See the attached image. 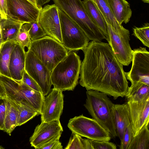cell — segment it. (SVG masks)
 Masks as SVG:
<instances>
[{
    "label": "cell",
    "instance_id": "obj_16",
    "mask_svg": "<svg viewBox=\"0 0 149 149\" xmlns=\"http://www.w3.org/2000/svg\"><path fill=\"white\" fill-rule=\"evenodd\" d=\"M133 137L149 122V97L140 101H127Z\"/></svg>",
    "mask_w": 149,
    "mask_h": 149
},
{
    "label": "cell",
    "instance_id": "obj_14",
    "mask_svg": "<svg viewBox=\"0 0 149 149\" xmlns=\"http://www.w3.org/2000/svg\"><path fill=\"white\" fill-rule=\"evenodd\" d=\"M63 91L54 87L45 96L40 114L42 122L59 120L63 107Z\"/></svg>",
    "mask_w": 149,
    "mask_h": 149
},
{
    "label": "cell",
    "instance_id": "obj_8",
    "mask_svg": "<svg viewBox=\"0 0 149 149\" xmlns=\"http://www.w3.org/2000/svg\"><path fill=\"white\" fill-rule=\"evenodd\" d=\"M0 81L7 97L13 101H25L34 106L39 101L40 93L29 87L22 80H15L0 74Z\"/></svg>",
    "mask_w": 149,
    "mask_h": 149
},
{
    "label": "cell",
    "instance_id": "obj_35",
    "mask_svg": "<svg viewBox=\"0 0 149 149\" xmlns=\"http://www.w3.org/2000/svg\"><path fill=\"white\" fill-rule=\"evenodd\" d=\"M22 81L30 88L42 93L40 87L35 81L24 70Z\"/></svg>",
    "mask_w": 149,
    "mask_h": 149
},
{
    "label": "cell",
    "instance_id": "obj_37",
    "mask_svg": "<svg viewBox=\"0 0 149 149\" xmlns=\"http://www.w3.org/2000/svg\"><path fill=\"white\" fill-rule=\"evenodd\" d=\"M0 9L2 14V19L8 18V9L6 0H0Z\"/></svg>",
    "mask_w": 149,
    "mask_h": 149
},
{
    "label": "cell",
    "instance_id": "obj_27",
    "mask_svg": "<svg viewBox=\"0 0 149 149\" xmlns=\"http://www.w3.org/2000/svg\"><path fill=\"white\" fill-rule=\"evenodd\" d=\"M148 124L146 123L133 137L127 149H149Z\"/></svg>",
    "mask_w": 149,
    "mask_h": 149
},
{
    "label": "cell",
    "instance_id": "obj_18",
    "mask_svg": "<svg viewBox=\"0 0 149 149\" xmlns=\"http://www.w3.org/2000/svg\"><path fill=\"white\" fill-rule=\"evenodd\" d=\"M112 114L117 136L121 141L126 126L131 122L126 102L122 104H114L112 108Z\"/></svg>",
    "mask_w": 149,
    "mask_h": 149
},
{
    "label": "cell",
    "instance_id": "obj_2",
    "mask_svg": "<svg viewBox=\"0 0 149 149\" xmlns=\"http://www.w3.org/2000/svg\"><path fill=\"white\" fill-rule=\"evenodd\" d=\"M55 4L81 28L90 40L101 41L106 37L91 19L81 0H53Z\"/></svg>",
    "mask_w": 149,
    "mask_h": 149
},
{
    "label": "cell",
    "instance_id": "obj_6",
    "mask_svg": "<svg viewBox=\"0 0 149 149\" xmlns=\"http://www.w3.org/2000/svg\"><path fill=\"white\" fill-rule=\"evenodd\" d=\"M63 44L69 51L83 50L90 40L79 26L58 8Z\"/></svg>",
    "mask_w": 149,
    "mask_h": 149
},
{
    "label": "cell",
    "instance_id": "obj_5",
    "mask_svg": "<svg viewBox=\"0 0 149 149\" xmlns=\"http://www.w3.org/2000/svg\"><path fill=\"white\" fill-rule=\"evenodd\" d=\"M28 50L32 52L51 72L68 52L62 43L47 35L32 41Z\"/></svg>",
    "mask_w": 149,
    "mask_h": 149
},
{
    "label": "cell",
    "instance_id": "obj_31",
    "mask_svg": "<svg viewBox=\"0 0 149 149\" xmlns=\"http://www.w3.org/2000/svg\"><path fill=\"white\" fill-rule=\"evenodd\" d=\"M65 149H84V139L76 133H72Z\"/></svg>",
    "mask_w": 149,
    "mask_h": 149
},
{
    "label": "cell",
    "instance_id": "obj_10",
    "mask_svg": "<svg viewBox=\"0 0 149 149\" xmlns=\"http://www.w3.org/2000/svg\"><path fill=\"white\" fill-rule=\"evenodd\" d=\"M107 23L108 33L106 39L119 62L123 65L128 66L132 61L133 56L129 43V31L120 33Z\"/></svg>",
    "mask_w": 149,
    "mask_h": 149
},
{
    "label": "cell",
    "instance_id": "obj_20",
    "mask_svg": "<svg viewBox=\"0 0 149 149\" xmlns=\"http://www.w3.org/2000/svg\"><path fill=\"white\" fill-rule=\"evenodd\" d=\"M25 23L8 17L0 21L2 43L16 40L22 25Z\"/></svg>",
    "mask_w": 149,
    "mask_h": 149
},
{
    "label": "cell",
    "instance_id": "obj_38",
    "mask_svg": "<svg viewBox=\"0 0 149 149\" xmlns=\"http://www.w3.org/2000/svg\"><path fill=\"white\" fill-rule=\"evenodd\" d=\"M51 0H36V6L39 9H41L42 6L44 4L49 2Z\"/></svg>",
    "mask_w": 149,
    "mask_h": 149
},
{
    "label": "cell",
    "instance_id": "obj_13",
    "mask_svg": "<svg viewBox=\"0 0 149 149\" xmlns=\"http://www.w3.org/2000/svg\"><path fill=\"white\" fill-rule=\"evenodd\" d=\"M38 21L46 35L63 44L58 7L55 4L42 8Z\"/></svg>",
    "mask_w": 149,
    "mask_h": 149
},
{
    "label": "cell",
    "instance_id": "obj_24",
    "mask_svg": "<svg viewBox=\"0 0 149 149\" xmlns=\"http://www.w3.org/2000/svg\"><path fill=\"white\" fill-rule=\"evenodd\" d=\"M17 42L11 40L2 43L0 47V74L11 78L9 69L12 52Z\"/></svg>",
    "mask_w": 149,
    "mask_h": 149
},
{
    "label": "cell",
    "instance_id": "obj_23",
    "mask_svg": "<svg viewBox=\"0 0 149 149\" xmlns=\"http://www.w3.org/2000/svg\"><path fill=\"white\" fill-rule=\"evenodd\" d=\"M93 0L97 6L106 22L110 25L116 32L122 33L129 31L118 22L109 6L107 0Z\"/></svg>",
    "mask_w": 149,
    "mask_h": 149
},
{
    "label": "cell",
    "instance_id": "obj_3",
    "mask_svg": "<svg viewBox=\"0 0 149 149\" xmlns=\"http://www.w3.org/2000/svg\"><path fill=\"white\" fill-rule=\"evenodd\" d=\"M81 61L73 51H69L66 56L51 72L52 84L62 91H73L78 83Z\"/></svg>",
    "mask_w": 149,
    "mask_h": 149
},
{
    "label": "cell",
    "instance_id": "obj_4",
    "mask_svg": "<svg viewBox=\"0 0 149 149\" xmlns=\"http://www.w3.org/2000/svg\"><path fill=\"white\" fill-rule=\"evenodd\" d=\"M86 99L84 105L91 116L113 138L117 136L112 114L114 104L107 95L97 91L86 92Z\"/></svg>",
    "mask_w": 149,
    "mask_h": 149
},
{
    "label": "cell",
    "instance_id": "obj_28",
    "mask_svg": "<svg viewBox=\"0 0 149 149\" xmlns=\"http://www.w3.org/2000/svg\"><path fill=\"white\" fill-rule=\"evenodd\" d=\"M24 25L27 30L32 41L39 39L46 35L38 20L25 23Z\"/></svg>",
    "mask_w": 149,
    "mask_h": 149
},
{
    "label": "cell",
    "instance_id": "obj_17",
    "mask_svg": "<svg viewBox=\"0 0 149 149\" xmlns=\"http://www.w3.org/2000/svg\"><path fill=\"white\" fill-rule=\"evenodd\" d=\"M26 52L18 43H16L11 54L9 69L11 78L20 80L25 70Z\"/></svg>",
    "mask_w": 149,
    "mask_h": 149
},
{
    "label": "cell",
    "instance_id": "obj_32",
    "mask_svg": "<svg viewBox=\"0 0 149 149\" xmlns=\"http://www.w3.org/2000/svg\"><path fill=\"white\" fill-rule=\"evenodd\" d=\"M133 137V130L131 122L126 126L123 138L120 141V149H127L128 146Z\"/></svg>",
    "mask_w": 149,
    "mask_h": 149
},
{
    "label": "cell",
    "instance_id": "obj_34",
    "mask_svg": "<svg viewBox=\"0 0 149 149\" xmlns=\"http://www.w3.org/2000/svg\"><path fill=\"white\" fill-rule=\"evenodd\" d=\"M92 149H116L115 144L109 141H97L89 139Z\"/></svg>",
    "mask_w": 149,
    "mask_h": 149
},
{
    "label": "cell",
    "instance_id": "obj_36",
    "mask_svg": "<svg viewBox=\"0 0 149 149\" xmlns=\"http://www.w3.org/2000/svg\"><path fill=\"white\" fill-rule=\"evenodd\" d=\"M6 98L0 97V130H3L6 109Z\"/></svg>",
    "mask_w": 149,
    "mask_h": 149
},
{
    "label": "cell",
    "instance_id": "obj_42",
    "mask_svg": "<svg viewBox=\"0 0 149 149\" xmlns=\"http://www.w3.org/2000/svg\"><path fill=\"white\" fill-rule=\"evenodd\" d=\"M144 3H149V0H141Z\"/></svg>",
    "mask_w": 149,
    "mask_h": 149
},
{
    "label": "cell",
    "instance_id": "obj_40",
    "mask_svg": "<svg viewBox=\"0 0 149 149\" xmlns=\"http://www.w3.org/2000/svg\"><path fill=\"white\" fill-rule=\"evenodd\" d=\"M2 43V42L1 35V26H0V46Z\"/></svg>",
    "mask_w": 149,
    "mask_h": 149
},
{
    "label": "cell",
    "instance_id": "obj_19",
    "mask_svg": "<svg viewBox=\"0 0 149 149\" xmlns=\"http://www.w3.org/2000/svg\"><path fill=\"white\" fill-rule=\"evenodd\" d=\"M116 19L121 25L127 24L131 17L132 12L130 5L126 0H107Z\"/></svg>",
    "mask_w": 149,
    "mask_h": 149
},
{
    "label": "cell",
    "instance_id": "obj_1",
    "mask_svg": "<svg viewBox=\"0 0 149 149\" xmlns=\"http://www.w3.org/2000/svg\"><path fill=\"white\" fill-rule=\"evenodd\" d=\"M82 51L80 84L87 91H99L114 100L125 97L129 87L125 72L109 44L91 41Z\"/></svg>",
    "mask_w": 149,
    "mask_h": 149
},
{
    "label": "cell",
    "instance_id": "obj_12",
    "mask_svg": "<svg viewBox=\"0 0 149 149\" xmlns=\"http://www.w3.org/2000/svg\"><path fill=\"white\" fill-rule=\"evenodd\" d=\"M8 17L23 22L38 21L41 9L28 0H6Z\"/></svg>",
    "mask_w": 149,
    "mask_h": 149
},
{
    "label": "cell",
    "instance_id": "obj_21",
    "mask_svg": "<svg viewBox=\"0 0 149 149\" xmlns=\"http://www.w3.org/2000/svg\"><path fill=\"white\" fill-rule=\"evenodd\" d=\"M6 109L3 131L9 135L17 127L19 107L15 102L7 97Z\"/></svg>",
    "mask_w": 149,
    "mask_h": 149
},
{
    "label": "cell",
    "instance_id": "obj_11",
    "mask_svg": "<svg viewBox=\"0 0 149 149\" xmlns=\"http://www.w3.org/2000/svg\"><path fill=\"white\" fill-rule=\"evenodd\" d=\"M132 55L131 68L125 72L127 79L131 84L140 82L149 86V52L140 47L132 50Z\"/></svg>",
    "mask_w": 149,
    "mask_h": 149
},
{
    "label": "cell",
    "instance_id": "obj_33",
    "mask_svg": "<svg viewBox=\"0 0 149 149\" xmlns=\"http://www.w3.org/2000/svg\"><path fill=\"white\" fill-rule=\"evenodd\" d=\"M62 134H60L45 143L38 149H62L63 146L59 139Z\"/></svg>",
    "mask_w": 149,
    "mask_h": 149
},
{
    "label": "cell",
    "instance_id": "obj_30",
    "mask_svg": "<svg viewBox=\"0 0 149 149\" xmlns=\"http://www.w3.org/2000/svg\"><path fill=\"white\" fill-rule=\"evenodd\" d=\"M22 25L16 37V42L19 44L25 50V47L29 50L32 41L29 35L28 31L24 25Z\"/></svg>",
    "mask_w": 149,
    "mask_h": 149
},
{
    "label": "cell",
    "instance_id": "obj_39",
    "mask_svg": "<svg viewBox=\"0 0 149 149\" xmlns=\"http://www.w3.org/2000/svg\"><path fill=\"white\" fill-rule=\"evenodd\" d=\"M0 97L6 98L7 97L5 89L0 81Z\"/></svg>",
    "mask_w": 149,
    "mask_h": 149
},
{
    "label": "cell",
    "instance_id": "obj_43",
    "mask_svg": "<svg viewBox=\"0 0 149 149\" xmlns=\"http://www.w3.org/2000/svg\"><path fill=\"white\" fill-rule=\"evenodd\" d=\"M0 15H1V18L2 19V13H1V10H0Z\"/></svg>",
    "mask_w": 149,
    "mask_h": 149
},
{
    "label": "cell",
    "instance_id": "obj_41",
    "mask_svg": "<svg viewBox=\"0 0 149 149\" xmlns=\"http://www.w3.org/2000/svg\"><path fill=\"white\" fill-rule=\"evenodd\" d=\"M30 2H31V3L33 4H34L36 5V0H28Z\"/></svg>",
    "mask_w": 149,
    "mask_h": 149
},
{
    "label": "cell",
    "instance_id": "obj_26",
    "mask_svg": "<svg viewBox=\"0 0 149 149\" xmlns=\"http://www.w3.org/2000/svg\"><path fill=\"white\" fill-rule=\"evenodd\" d=\"M14 102L17 104L19 109L17 126H21L35 116L40 114L35 108L26 101Z\"/></svg>",
    "mask_w": 149,
    "mask_h": 149
},
{
    "label": "cell",
    "instance_id": "obj_44",
    "mask_svg": "<svg viewBox=\"0 0 149 149\" xmlns=\"http://www.w3.org/2000/svg\"><path fill=\"white\" fill-rule=\"evenodd\" d=\"M4 148L1 146H0V149H3Z\"/></svg>",
    "mask_w": 149,
    "mask_h": 149
},
{
    "label": "cell",
    "instance_id": "obj_25",
    "mask_svg": "<svg viewBox=\"0 0 149 149\" xmlns=\"http://www.w3.org/2000/svg\"><path fill=\"white\" fill-rule=\"evenodd\" d=\"M125 97L127 101H142L149 97V86L140 82L131 84Z\"/></svg>",
    "mask_w": 149,
    "mask_h": 149
},
{
    "label": "cell",
    "instance_id": "obj_7",
    "mask_svg": "<svg viewBox=\"0 0 149 149\" xmlns=\"http://www.w3.org/2000/svg\"><path fill=\"white\" fill-rule=\"evenodd\" d=\"M68 127L72 133H76L91 140L109 141V132L97 121L81 115L71 118Z\"/></svg>",
    "mask_w": 149,
    "mask_h": 149
},
{
    "label": "cell",
    "instance_id": "obj_22",
    "mask_svg": "<svg viewBox=\"0 0 149 149\" xmlns=\"http://www.w3.org/2000/svg\"><path fill=\"white\" fill-rule=\"evenodd\" d=\"M82 2L91 19L102 31L106 38L108 33L107 23L97 6L93 0H83Z\"/></svg>",
    "mask_w": 149,
    "mask_h": 149
},
{
    "label": "cell",
    "instance_id": "obj_29",
    "mask_svg": "<svg viewBox=\"0 0 149 149\" xmlns=\"http://www.w3.org/2000/svg\"><path fill=\"white\" fill-rule=\"evenodd\" d=\"M145 46L149 47V23H145L141 27H135L132 34Z\"/></svg>",
    "mask_w": 149,
    "mask_h": 149
},
{
    "label": "cell",
    "instance_id": "obj_9",
    "mask_svg": "<svg viewBox=\"0 0 149 149\" xmlns=\"http://www.w3.org/2000/svg\"><path fill=\"white\" fill-rule=\"evenodd\" d=\"M25 70L37 83L43 95L45 96L47 95L52 85L51 72L30 50L26 52Z\"/></svg>",
    "mask_w": 149,
    "mask_h": 149
},
{
    "label": "cell",
    "instance_id": "obj_15",
    "mask_svg": "<svg viewBox=\"0 0 149 149\" xmlns=\"http://www.w3.org/2000/svg\"><path fill=\"white\" fill-rule=\"evenodd\" d=\"M63 131L60 120L42 122L36 127L34 132L30 138L31 146L35 149L57 135Z\"/></svg>",
    "mask_w": 149,
    "mask_h": 149
}]
</instances>
